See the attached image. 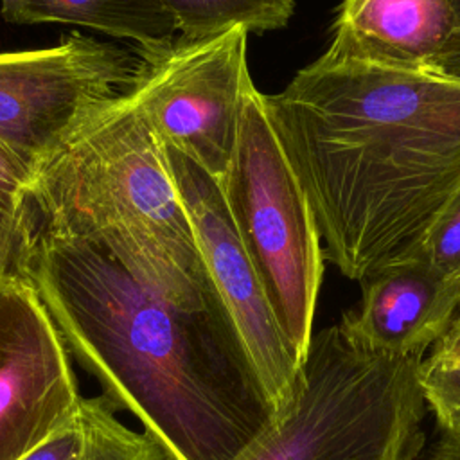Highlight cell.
<instances>
[{"mask_svg":"<svg viewBox=\"0 0 460 460\" xmlns=\"http://www.w3.org/2000/svg\"><path fill=\"white\" fill-rule=\"evenodd\" d=\"M16 270L108 404L133 413L171 460H235L273 422L212 280L155 279L90 239L36 223Z\"/></svg>","mask_w":460,"mask_h":460,"instance_id":"obj_1","label":"cell"},{"mask_svg":"<svg viewBox=\"0 0 460 460\" xmlns=\"http://www.w3.org/2000/svg\"><path fill=\"white\" fill-rule=\"evenodd\" d=\"M264 101L323 257L358 282L417 257L460 190V81L322 54Z\"/></svg>","mask_w":460,"mask_h":460,"instance_id":"obj_2","label":"cell"},{"mask_svg":"<svg viewBox=\"0 0 460 460\" xmlns=\"http://www.w3.org/2000/svg\"><path fill=\"white\" fill-rule=\"evenodd\" d=\"M38 225L90 239L160 279H210L162 142L126 92L101 108L32 181Z\"/></svg>","mask_w":460,"mask_h":460,"instance_id":"obj_3","label":"cell"},{"mask_svg":"<svg viewBox=\"0 0 460 460\" xmlns=\"http://www.w3.org/2000/svg\"><path fill=\"white\" fill-rule=\"evenodd\" d=\"M417 365L352 345L336 323L320 329L295 397L235 460H417L428 411Z\"/></svg>","mask_w":460,"mask_h":460,"instance_id":"obj_4","label":"cell"},{"mask_svg":"<svg viewBox=\"0 0 460 460\" xmlns=\"http://www.w3.org/2000/svg\"><path fill=\"white\" fill-rule=\"evenodd\" d=\"M219 187L282 331L304 363L323 279V246L264 93L253 81L244 88L234 155Z\"/></svg>","mask_w":460,"mask_h":460,"instance_id":"obj_5","label":"cell"},{"mask_svg":"<svg viewBox=\"0 0 460 460\" xmlns=\"http://www.w3.org/2000/svg\"><path fill=\"white\" fill-rule=\"evenodd\" d=\"M140 63L138 54L77 32L52 47L0 52V142L36 174L133 86Z\"/></svg>","mask_w":460,"mask_h":460,"instance_id":"obj_6","label":"cell"},{"mask_svg":"<svg viewBox=\"0 0 460 460\" xmlns=\"http://www.w3.org/2000/svg\"><path fill=\"white\" fill-rule=\"evenodd\" d=\"M248 34L237 25L210 38H178L162 54L142 59L128 90L158 140L217 181L232 160L252 81Z\"/></svg>","mask_w":460,"mask_h":460,"instance_id":"obj_7","label":"cell"},{"mask_svg":"<svg viewBox=\"0 0 460 460\" xmlns=\"http://www.w3.org/2000/svg\"><path fill=\"white\" fill-rule=\"evenodd\" d=\"M164 146V144H162ZM203 262L237 327L275 413L295 397L302 361L273 311L261 277L230 219L219 181L180 151L164 146Z\"/></svg>","mask_w":460,"mask_h":460,"instance_id":"obj_8","label":"cell"},{"mask_svg":"<svg viewBox=\"0 0 460 460\" xmlns=\"http://www.w3.org/2000/svg\"><path fill=\"white\" fill-rule=\"evenodd\" d=\"M72 358L36 288L18 271L0 280V460H20L75 411Z\"/></svg>","mask_w":460,"mask_h":460,"instance_id":"obj_9","label":"cell"},{"mask_svg":"<svg viewBox=\"0 0 460 460\" xmlns=\"http://www.w3.org/2000/svg\"><path fill=\"white\" fill-rule=\"evenodd\" d=\"M460 307V282L420 259L388 264L361 280V302L336 323L356 347L420 361Z\"/></svg>","mask_w":460,"mask_h":460,"instance_id":"obj_10","label":"cell"},{"mask_svg":"<svg viewBox=\"0 0 460 460\" xmlns=\"http://www.w3.org/2000/svg\"><path fill=\"white\" fill-rule=\"evenodd\" d=\"M455 29L451 0H343L323 54L340 61L428 74Z\"/></svg>","mask_w":460,"mask_h":460,"instance_id":"obj_11","label":"cell"},{"mask_svg":"<svg viewBox=\"0 0 460 460\" xmlns=\"http://www.w3.org/2000/svg\"><path fill=\"white\" fill-rule=\"evenodd\" d=\"M11 23H72L133 41L140 59L162 54L178 29L156 0H0Z\"/></svg>","mask_w":460,"mask_h":460,"instance_id":"obj_12","label":"cell"},{"mask_svg":"<svg viewBox=\"0 0 460 460\" xmlns=\"http://www.w3.org/2000/svg\"><path fill=\"white\" fill-rule=\"evenodd\" d=\"M20 460H171L146 429L135 431L115 417L102 395L81 397L72 417Z\"/></svg>","mask_w":460,"mask_h":460,"instance_id":"obj_13","label":"cell"},{"mask_svg":"<svg viewBox=\"0 0 460 460\" xmlns=\"http://www.w3.org/2000/svg\"><path fill=\"white\" fill-rule=\"evenodd\" d=\"M172 18L180 38L201 40L232 27L264 32L286 27L293 0H156Z\"/></svg>","mask_w":460,"mask_h":460,"instance_id":"obj_14","label":"cell"},{"mask_svg":"<svg viewBox=\"0 0 460 460\" xmlns=\"http://www.w3.org/2000/svg\"><path fill=\"white\" fill-rule=\"evenodd\" d=\"M417 381L438 431L460 433V350L429 352L417 365Z\"/></svg>","mask_w":460,"mask_h":460,"instance_id":"obj_15","label":"cell"},{"mask_svg":"<svg viewBox=\"0 0 460 460\" xmlns=\"http://www.w3.org/2000/svg\"><path fill=\"white\" fill-rule=\"evenodd\" d=\"M34 171L0 142V226L20 243L34 221Z\"/></svg>","mask_w":460,"mask_h":460,"instance_id":"obj_16","label":"cell"},{"mask_svg":"<svg viewBox=\"0 0 460 460\" xmlns=\"http://www.w3.org/2000/svg\"><path fill=\"white\" fill-rule=\"evenodd\" d=\"M417 259L424 261L444 279L460 282V190L428 230Z\"/></svg>","mask_w":460,"mask_h":460,"instance_id":"obj_17","label":"cell"},{"mask_svg":"<svg viewBox=\"0 0 460 460\" xmlns=\"http://www.w3.org/2000/svg\"><path fill=\"white\" fill-rule=\"evenodd\" d=\"M451 5L455 11V20H456L455 34L451 36L446 49L433 61L428 74L460 81V0H451Z\"/></svg>","mask_w":460,"mask_h":460,"instance_id":"obj_18","label":"cell"},{"mask_svg":"<svg viewBox=\"0 0 460 460\" xmlns=\"http://www.w3.org/2000/svg\"><path fill=\"white\" fill-rule=\"evenodd\" d=\"M417 460H460V433L440 431Z\"/></svg>","mask_w":460,"mask_h":460,"instance_id":"obj_19","label":"cell"},{"mask_svg":"<svg viewBox=\"0 0 460 460\" xmlns=\"http://www.w3.org/2000/svg\"><path fill=\"white\" fill-rule=\"evenodd\" d=\"M20 241L0 226V280L16 270Z\"/></svg>","mask_w":460,"mask_h":460,"instance_id":"obj_20","label":"cell"},{"mask_svg":"<svg viewBox=\"0 0 460 460\" xmlns=\"http://www.w3.org/2000/svg\"><path fill=\"white\" fill-rule=\"evenodd\" d=\"M431 352H455L460 350V307L456 309L449 327L437 340V343L429 349Z\"/></svg>","mask_w":460,"mask_h":460,"instance_id":"obj_21","label":"cell"}]
</instances>
